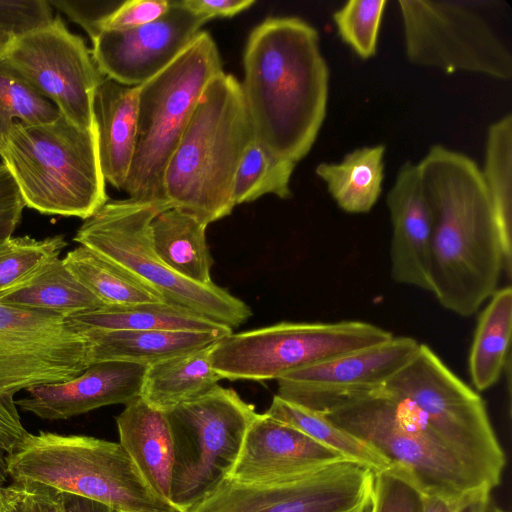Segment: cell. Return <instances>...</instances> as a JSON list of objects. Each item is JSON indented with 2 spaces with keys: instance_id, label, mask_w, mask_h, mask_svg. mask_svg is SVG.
Instances as JSON below:
<instances>
[{
  "instance_id": "cell-22",
  "label": "cell",
  "mask_w": 512,
  "mask_h": 512,
  "mask_svg": "<svg viewBox=\"0 0 512 512\" xmlns=\"http://www.w3.org/2000/svg\"><path fill=\"white\" fill-rule=\"evenodd\" d=\"M119 443L151 490L170 503L173 440L165 412L140 397L126 404L116 417ZM172 505V504H171Z\"/></svg>"
},
{
  "instance_id": "cell-34",
  "label": "cell",
  "mask_w": 512,
  "mask_h": 512,
  "mask_svg": "<svg viewBox=\"0 0 512 512\" xmlns=\"http://www.w3.org/2000/svg\"><path fill=\"white\" fill-rule=\"evenodd\" d=\"M59 115L56 105L0 62V153L16 121L46 123Z\"/></svg>"
},
{
  "instance_id": "cell-4",
  "label": "cell",
  "mask_w": 512,
  "mask_h": 512,
  "mask_svg": "<svg viewBox=\"0 0 512 512\" xmlns=\"http://www.w3.org/2000/svg\"><path fill=\"white\" fill-rule=\"evenodd\" d=\"M0 156L25 206L42 214L85 220L109 200L95 126L80 129L61 113L46 123L16 121Z\"/></svg>"
},
{
  "instance_id": "cell-46",
  "label": "cell",
  "mask_w": 512,
  "mask_h": 512,
  "mask_svg": "<svg viewBox=\"0 0 512 512\" xmlns=\"http://www.w3.org/2000/svg\"><path fill=\"white\" fill-rule=\"evenodd\" d=\"M462 498L458 501H447L434 495L422 494L421 512H456Z\"/></svg>"
},
{
  "instance_id": "cell-23",
  "label": "cell",
  "mask_w": 512,
  "mask_h": 512,
  "mask_svg": "<svg viewBox=\"0 0 512 512\" xmlns=\"http://www.w3.org/2000/svg\"><path fill=\"white\" fill-rule=\"evenodd\" d=\"M78 330L89 340L91 365L121 361L149 366L204 348L226 336L194 331Z\"/></svg>"
},
{
  "instance_id": "cell-42",
  "label": "cell",
  "mask_w": 512,
  "mask_h": 512,
  "mask_svg": "<svg viewBox=\"0 0 512 512\" xmlns=\"http://www.w3.org/2000/svg\"><path fill=\"white\" fill-rule=\"evenodd\" d=\"M25 207L24 200L8 168L0 162V238L12 236Z\"/></svg>"
},
{
  "instance_id": "cell-14",
  "label": "cell",
  "mask_w": 512,
  "mask_h": 512,
  "mask_svg": "<svg viewBox=\"0 0 512 512\" xmlns=\"http://www.w3.org/2000/svg\"><path fill=\"white\" fill-rule=\"evenodd\" d=\"M0 62L50 100L80 129L95 126L93 96L103 74L81 36L61 17L38 29L11 37L0 46Z\"/></svg>"
},
{
  "instance_id": "cell-5",
  "label": "cell",
  "mask_w": 512,
  "mask_h": 512,
  "mask_svg": "<svg viewBox=\"0 0 512 512\" xmlns=\"http://www.w3.org/2000/svg\"><path fill=\"white\" fill-rule=\"evenodd\" d=\"M6 471L13 482L42 484L118 512H180L151 490L120 443L91 436L29 433Z\"/></svg>"
},
{
  "instance_id": "cell-37",
  "label": "cell",
  "mask_w": 512,
  "mask_h": 512,
  "mask_svg": "<svg viewBox=\"0 0 512 512\" xmlns=\"http://www.w3.org/2000/svg\"><path fill=\"white\" fill-rule=\"evenodd\" d=\"M373 512H421L422 493L412 480L394 468L374 473Z\"/></svg>"
},
{
  "instance_id": "cell-8",
  "label": "cell",
  "mask_w": 512,
  "mask_h": 512,
  "mask_svg": "<svg viewBox=\"0 0 512 512\" xmlns=\"http://www.w3.org/2000/svg\"><path fill=\"white\" fill-rule=\"evenodd\" d=\"M222 70L217 45L200 31L166 68L139 85L137 139L123 190L129 198L166 202V166L209 81Z\"/></svg>"
},
{
  "instance_id": "cell-51",
  "label": "cell",
  "mask_w": 512,
  "mask_h": 512,
  "mask_svg": "<svg viewBox=\"0 0 512 512\" xmlns=\"http://www.w3.org/2000/svg\"><path fill=\"white\" fill-rule=\"evenodd\" d=\"M114 512H118V511H114Z\"/></svg>"
},
{
  "instance_id": "cell-29",
  "label": "cell",
  "mask_w": 512,
  "mask_h": 512,
  "mask_svg": "<svg viewBox=\"0 0 512 512\" xmlns=\"http://www.w3.org/2000/svg\"><path fill=\"white\" fill-rule=\"evenodd\" d=\"M478 317L468 366L473 386L485 391L494 386L510 363L512 289H497Z\"/></svg>"
},
{
  "instance_id": "cell-21",
  "label": "cell",
  "mask_w": 512,
  "mask_h": 512,
  "mask_svg": "<svg viewBox=\"0 0 512 512\" xmlns=\"http://www.w3.org/2000/svg\"><path fill=\"white\" fill-rule=\"evenodd\" d=\"M139 86L103 76L93 96L92 112L105 181L123 189L136 147Z\"/></svg>"
},
{
  "instance_id": "cell-26",
  "label": "cell",
  "mask_w": 512,
  "mask_h": 512,
  "mask_svg": "<svg viewBox=\"0 0 512 512\" xmlns=\"http://www.w3.org/2000/svg\"><path fill=\"white\" fill-rule=\"evenodd\" d=\"M206 227L194 216L175 208L159 213L151 222L153 248L160 259L177 274L202 285L213 283Z\"/></svg>"
},
{
  "instance_id": "cell-35",
  "label": "cell",
  "mask_w": 512,
  "mask_h": 512,
  "mask_svg": "<svg viewBox=\"0 0 512 512\" xmlns=\"http://www.w3.org/2000/svg\"><path fill=\"white\" fill-rule=\"evenodd\" d=\"M67 246L63 235L41 240L29 236L0 238V293L31 277Z\"/></svg>"
},
{
  "instance_id": "cell-6",
  "label": "cell",
  "mask_w": 512,
  "mask_h": 512,
  "mask_svg": "<svg viewBox=\"0 0 512 512\" xmlns=\"http://www.w3.org/2000/svg\"><path fill=\"white\" fill-rule=\"evenodd\" d=\"M412 406L482 486L500 485L506 455L480 394L426 344L382 388Z\"/></svg>"
},
{
  "instance_id": "cell-7",
  "label": "cell",
  "mask_w": 512,
  "mask_h": 512,
  "mask_svg": "<svg viewBox=\"0 0 512 512\" xmlns=\"http://www.w3.org/2000/svg\"><path fill=\"white\" fill-rule=\"evenodd\" d=\"M89 366V340L65 317L0 303V483L8 478L7 460L29 434L15 394L69 381Z\"/></svg>"
},
{
  "instance_id": "cell-11",
  "label": "cell",
  "mask_w": 512,
  "mask_h": 512,
  "mask_svg": "<svg viewBox=\"0 0 512 512\" xmlns=\"http://www.w3.org/2000/svg\"><path fill=\"white\" fill-rule=\"evenodd\" d=\"M257 415L233 389L208 393L166 412L173 440L170 502L189 512L230 475Z\"/></svg>"
},
{
  "instance_id": "cell-3",
  "label": "cell",
  "mask_w": 512,
  "mask_h": 512,
  "mask_svg": "<svg viewBox=\"0 0 512 512\" xmlns=\"http://www.w3.org/2000/svg\"><path fill=\"white\" fill-rule=\"evenodd\" d=\"M253 140L241 83L221 71L206 85L166 166L170 207L206 225L230 215L235 175Z\"/></svg>"
},
{
  "instance_id": "cell-36",
  "label": "cell",
  "mask_w": 512,
  "mask_h": 512,
  "mask_svg": "<svg viewBox=\"0 0 512 512\" xmlns=\"http://www.w3.org/2000/svg\"><path fill=\"white\" fill-rule=\"evenodd\" d=\"M386 0H350L333 13L338 34L363 60L377 53Z\"/></svg>"
},
{
  "instance_id": "cell-24",
  "label": "cell",
  "mask_w": 512,
  "mask_h": 512,
  "mask_svg": "<svg viewBox=\"0 0 512 512\" xmlns=\"http://www.w3.org/2000/svg\"><path fill=\"white\" fill-rule=\"evenodd\" d=\"M215 343L147 366L139 397L166 413L208 393L222 379L210 361Z\"/></svg>"
},
{
  "instance_id": "cell-16",
  "label": "cell",
  "mask_w": 512,
  "mask_h": 512,
  "mask_svg": "<svg viewBox=\"0 0 512 512\" xmlns=\"http://www.w3.org/2000/svg\"><path fill=\"white\" fill-rule=\"evenodd\" d=\"M413 337L391 339L298 369L277 379V396L326 414L348 402L379 392L415 355Z\"/></svg>"
},
{
  "instance_id": "cell-40",
  "label": "cell",
  "mask_w": 512,
  "mask_h": 512,
  "mask_svg": "<svg viewBox=\"0 0 512 512\" xmlns=\"http://www.w3.org/2000/svg\"><path fill=\"white\" fill-rule=\"evenodd\" d=\"M71 21L80 25L93 41L103 30L107 18L123 1L48 0Z\"/></svg>"
},
{
  "instance_id": "cell-12",
  "label": "cell",
  "mask_w": 512,
  "mask_h": 512,
  "mask_svg": "<svg viewBox=\"0 0 512 512\" xmlns=\"http://www.w3.org/2000/svg\"><path fill=\"white\" fill-rule=\"evenodd\" d=\"M394 335L364 321L280 322L226 335L210 361L223 379L263 381L391 339Z\"/></svg>"
},
{
  "instance_id": "cell-38",
  "label": "cell",
  "mask_w": 512,
  "mask_h": 512,
  "mask_svg": "<svg viewBox=\"0 0 512 512\" xmlns=\"http://www.w3.org/2000/svg\"><path fill=\"white\" fill-rule=\"evenodd\" d=\"M5 512H63V492L32 482L2 485Z\"/></svg>"
},
{
  "instance_id": "cell-39",
  "label": "cell",
  "mask_w": 512,
  "mask_h": 512,
  "mask_svg": "<svg viewBox=\"0 0 512 512\" xmlns=\"http://www.w3.org/2000/svg\"><path fill=\"white\" fill-rule=\"evenodd\" d=\"M48 0H0V28L16 37L43 27L53 20Z\"/></svg>"
},
{
  "instance_id": "cell-48",
  "label": "cell",
  "mask_w": 512,
  "mask_h": 512,
  "mask_svg": "<svg viewBox=\"0 0 512 512\" xmlns=\"http://www.w3.org/2000/svg\"><path fill=\"white\" fill-rule=\"evenodd\" d=\"M9 39V36L0 28V46Z\"/></svg>"
},
{
  "instance_id": "cell-25",
  "label": "cell",
  "mask_w": 512,
  "mask_h": 512,
  "mask_svg": "<svg viewBox=\"0 0 512 512\" xmlns=\"http://www.w3.org/2000/svg\"><path fill=\"white\" fill-rule=\"evenodd\" d=\"M78 329L126 331H194L228 335L232 329L185 308L167 303L104 306L66 317Z\"/></svg>"
},
{
  "instance_id": "cell-43",
  "label": "cell",
  "mask_w": 512,
  "mask_h": 512,
  "mask_svg": "<svg viewBox=\"0 0 512 512\" xmlns=\"http://www.w3.org/2000/svg\"><path fill=\"white\" fill-rule=\"evenodd\" d=\"M184 7L206 21L216 17H232L248 8L254 0H181Z\"/></svg>"
},
{
  "instance_id": "cell-15",
  "label": "cell",
  "mask_w": 512,
  "mask_h": 512,
  "mask_svg": "<svg viewBox=\"0 0 512 512\" xmlns=\"http://www.w3.org/2000/svg\"><path fill=\"white\" fill-rule=\"evenodd\" d=\"M374 472L351 460L271 484L224 480L189 512H369Z\"/></svg>"
},
{
  "instance_id": "cell-44",
  "label": "cell",
  "mask_w": 512,
  "mask_h": 512,
  "mask_svg": "<svg viewBox=\"0 0 512 512\" xmlns=\"http://www.w3.org/2000/svg\"><path fill=\"white\" fill-rule=\"evenodd\" d=\"M63 512H114V510L96 500L63 493Z\"/></svg>"
},
{
  "instance_id": "cell-20",
  "label": "cell",
  "mask_w": 512,
  "mask_h": 512,
  "mask_svg": "<svg viewBox=\"0 0 512 512\" xmlns=\"http://www.w3.org/2000/svg\"><path fill=\"white\" fill-rule=\"evenodd\" d=\"M145 365L106 361L89 366L79 376L27 389L16 400L23 411L45 420H66L97 408L128 404L140 395Z\"/></svg>"
},
{
  "instance_id": "cell-28",
  "label": "cell",
  "mask_w": 512,
  "mask_h": 512,
  "mask_svg": "<svg viewBox=\"0 0 512 512\" xmlns=\"http://www.w3.org/2000/svg\"><path fill=\"white\" fill-rule=\"evenodd\" d=\"M384 155L383 145L357 148L339 163L318 164L315 173L341 210L368 213L382 192Z\"/></svg>"
},
{
  "instance_id": "cell-19",
  "label": "cell",
  "mask_w": 512,
  "mask_h": 512,
  "mask_svg": "<svg viewBox=\"0 0 512 512\" xmlns=\"http://www.w3.org/2000/svg\"><path fill=\"white\" fill-rule=\"evenodd\" d=\"M386 203L392 225V279L431 292L433 216L417 164H402Z\"/></svg>"
},
{
  "instance_id": "cell-30",
  "label": "cell",
  "mask_w": 512,
  "mask_h": 512,
  "mask_svg": "<svg viewBox=\"0 0 512 512\" xmlns=\"http://www.w3.org/2000/svg\"><path fill=\"white\" fill-rule=\"evenodd\" d=\"M62 260L73 276L106 306L165 301L136 274L86 246L79 245Z\"/></svg>"
},
{
  "instance_id": "cell-1",
  "label": "cell",
  "mask_w": 512,
  "mask_h": 512,
  "mask_svg": "<svg viewBox=\"0 0 512 512\" xmlns=\"http://www.w3.org/2000/svg\"><path fill=\"white\" fill-rule=\"evenodd\" d=\"M417 165L433 216L431 293L445 309L471 316L512 269L481 168L439 144Z\"/></svg>"
},
{
  "instance_id": "cell-41",
  "label": "cell",
  "mask_w": 512,
  "mask_h": 512,
  "mask_svg": "<svg viewBox=\"0 0 512 512\" xmlns=\"http://www.w3.org/2000/svg\"><path fill=\"white\" fill-rule=\"evenodd\" d=\"M170 0H127L107 18L102 31H126L153 22L168 12Z\"/></svg>"
},
{
  "instance_id": "cell-27",
  "label": "cell",
  "mask_w": 512,
  "mask_h": 512,
  "mask_svg": "<svg viewBox=\"0 0 512 512\" xmlns=\"http://www.w3.org/2000/svg\"><path fill=\"white\" fill-rule=\"evenodd\" d=\"M0 303L69 317L106 306L56 257L19 285L0 293Z\"/></svg>"
},
{
  "instance_id": "cell-33",
  "label": "cell",
  "mask_w": 512,
  "mask_h": 512,
  "mask_svg": "<svg viewBox=\"0 0 512 512\" xmlns=\"http://www.w3.org/2000/svg\"><path fill=\"white\" fill-rule=\"evenodd\" d=\"M296 164L281 160L253 140L239 163L233 186L235 205L253 202L266 194L291 196L290 180Z\"/></svg>"
},
{
  "instance_id": "cell-32",
  "label": "cell",
  "mask_w": 512,
  "mask_h": 512,
  "mask_svg": "<svg viewBox=\"0 0 512 512\" xmlns=\"http://www.w3.org/2000/svg\"><path fill=\"white\" fill-rule=\"evenodd\" d=\"M331 448L349 460L366 466L374 473L387 470L391 464L372 445L364 442L330 421L324 414L307 409L274 395L265 412Z\"/></svg>"
},
{
  "instance_id": "cell-45",
  "label": "cell",
  "mask_w": 512,
  "mask_h": 512,
  "mask_svg": "<svg viewBox=\"0 0 512 512\" xmlns=\"http://www.w3.org/2000/svg\"><path fill=\"white\" fill-rule=\"evenodd\" d=\"M491 490L484 487L467 493L461 500L456 512H485L491 500Z\"/></svg>"
},
{
  "instance_id": "cell-13",
  "label": "cell",
  "mask_w": 512,
  "mask_h": 512,
  "mask_svg": "<svg viewBox=\"0 0 512 512\" xmlns=\"http://www.w3.org/2000/svg\"><path fill=\"white\" fill-rule=\"evenodd\" d=\"M405 53L414 65L512 77V56L487 21L464 2L399 0Z\"/></svg>"
},
{
  "instance_id": "cell-2",
  "label": "cell",
  "mask_w": 512,
  "mask_h": 512,
  "mask_svg": "<svg viewBox=\"0 0 512 512\" xmlns=\"http://www.w3.org/2000/svg\"><path fill=\"white\" fill-rule=\"evenodd\" d=\"M243 62L241 89L254 140L297 164L327 113L329 69L318 31L299 17L266 18L251 31Z\"/></svg>"
},
{
  "instance_id": "cell-49",
  "label": "cell",
  "mask_w": 512,
  "mask_h": 512,
  "mask_svg": "<svg viewBox=\"0 0 512 512\" xmlns=\"http://www.w3.org/2000/svg\"><path fill=\"white\" fill-rule=\"evenodd\" d=\"M0 512H5L3 498H2V484L0 483Z\"/></svg>"
},
{
  "instance_id": "cell-47",
  "label": "cell",
  "mask_w": 512,
  "mask_h": 512,
  "mask_svg": "<svg viewBox=\"0 0 512 512\" xmlns=\"http://www.w3.org/2000/svg\"><path fill=\"white\" fill-rule=\"evenodd\" d=\"M485 512H506V511L503 510L502 508H500L499 506H497L496 504L492 503V501L490 500Z\"/></svg>"
},
{
  "instance_id": "cell-17",
  "label": "cell",
  "mask_w": 512,
  "mask_h": 512,
  "mask_svg": "<svg viewBox=\"0 0 512 512\" xmlns=\"http://www.w3.org/2000/svg\"><path fill=\"white\" fill-rule=\"evenodd\" d=\"M207 21L172 0L159 19L126 31H102L93 41L99 71L129 86L148 81L174 61Z\"/></svg>"
},
{
  "instance_id": "cell-10",
  "label": "cell",
  "mask_w": 512,
  "mask_h": 512,
  "mask_svg": "<svg viewBox=\"0 0 512 512\" xmlns=\"http://www.w3.org/2000/svg\"><path fill=\"white\" fill-rule=\"evenodd\" d=\"M324 415L376 448L388 459L390 467L407 475L422 494L458 501L485 487L442 444L412 406L381 390Z\"/></svg>"
},
{
  "instance_id": "cell-50",
  "label": "cell",
  "mask_w": 512,
  "mask_h": 512,
  "mask_svg": "<svg viewBox=\"0 0 512 512\" xmlns=\"http://www.w3.org/2000/svg\"><path fill=\"white\" fill-rule=\"evenodd\" d=\"M369 512H373V510H372V508H371V507H370V510H369Z\"/></svg>"
},
{
  "instance_id": "cell-31",
  "label": "cell",
  "mask_w": 512,
  "mask_h": 512,
  "mask_svg": "<svg viewBox=\"0 0 512 512\" xmlns=\"http://www.w3.org/2000/svg\"><path fill=\"white\" fill-rule=\"evenodd\" d=\"M482 177L493 207L506 261L512 267V115L487 131Z\"/></svg>"
},
{
  "instance_id": "cell-18",
  "label": "cell",
  "mask_w": 512,
  "mask_h": 512,
  "mask_svg": "<svg viewBox=\"0 0 512 512\" xmlns=\"http://www.w3.org/2000/svg\"><path fill=\"white\" fill-rule=\"evenodd\" d=\"M343 460L349 459L266 413H257L228 479L271 484Z\"/></svg>"
},
{
  "instance_id": "cell-9",
  "label": "cell",
  "mask_w": 512,
  "mask_h": 512,
  "mask_svg": "<svg viewBox=\"0 0 512 512\" xmlns=\"http://www.w3.org/2000/svg\"><path fill=\"white\" fill-rule=\"evenodd\" d=\"M169 208L166 202L108 200L84 220L74 241L127 268L155 288L167 303L233 330L251 316L250 307L214 283L202 285L182 277L155 252L151 222Z\"/></svg>"
}]
</instances>
